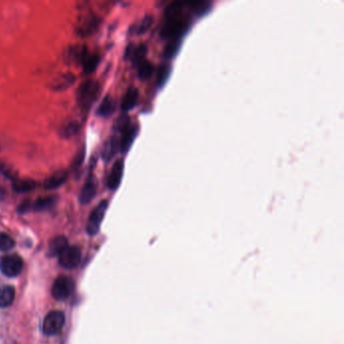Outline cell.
<instances>
[{
  "label": "cell",
  "instance_id": "6da1fadb",
  "mask_svg": "<svg viewBox=\"0 0 344 344\" xmlns=\"http://www.w3.org/2000/svg\"><path fill=\"white\" fill-rule=\"evenodd\" d=\"M191 29V19L185 15L175 19H166L160 29V38L166 41H181Z\"/></svg>",
  "mask_w": 344,
  "mask_h": 344
},
{
  "label": "cell",
  "instance_id": "7a4b0ae2",
  "mask_svg": "<svg viewBox=\"0 0 344 344\" xmlns=\"http://www.w3.org/2000/svg\"><path fill=\"white\" fill-rule=\"evenodd\" d=\"M99 92L100 86L96 80L88 79L81 83L77 89V102L80 108L89 109L97 99Z\"/></svg>",
  "mask_w": 344,
  "mask_h": 344
},
{
  "label": "cell",
  "instance_id": "3957f363",
  "mask_svg": "<svg viewBox=\"0 0 344 344\" xmlns=\"http://www.w3.org/2000/svg\"><path fill=\"white\" fill-rule=\"evenodd\" d=\"M65 314L61 311H52L44 319L43 332L48 336H53L61 332L65 325Z\"/></svg>",
  "mask_w": 344,
  "mask_h": 344
},
{
  "label": "cell",
  "instance_id": "277c9868",
  "mask_svg": "<svg viewBox=\"0 0 344 344\" xmlns=\"http://www.w3.org/2000/svg\"><path fill=\"white\" fill-rule=\"evenodd\" d=\"M23 269L24 261L19 254L16 253L6 255L0 262V271L9 278L18 277L22 273Z\"/></svg>",
  "mask_w": 344,
  "mask_h": 344
},
{
  "label": "cell",
  "instance_id": "5b68a950",
  "mask_svg": "<svg viewBox=\"0 0 344 344\" xmlns=\"http://www.w3.org/2000/svg\"><path fill=\"white\" fill-rule=\"evenodd\" d=\"M75 288V282L72 278L61 276L56 279L52 287V296L59 301L67 299Z\"/></svg>",
  "mask_w": 344,
  "mask_h": 344
},
{
  "label": "cell",
  "instance_id": "8992f818",
  "mask_svg": "<svg viewBox=\"0 0 344 344\" xmlns=\"http://www.w3.org/2000/svg\"><path fill=\"white\" fill-rule=\"evenodd\" d=\"M108 208V201L103 200L101 201L91 212L88 223H87V233L89 235H95L99 232L101 223L105 216L106 210Z\"/></svg>",
  "mask_w": 344,
  "mask_h": 344
},
{
  "label": "cell",
  "instance_id": "52a82bcc",
  "mask_svg": "<svg viewBox=\"0 0 344 344\" xmlns=\"http://www.w3.org/2000/svg\"><path fill=\"white\" fill-rule=\"evenodd\" d=\"M81 262V249L78 246H68L60 255V265L67 270L75 269Z\"/></svg>",
  "mask_w": 344,
  "mask_h": 344
},
{
  "label": "cell",
  "instance_id": "ba28073f",
  "mask_svg": "<svg viewBox=\"0 0 344 344\" xmlns=\"http://www.w3.org/2000/svg\"><path fill=\"white\" fill-rule=\"evenodd\" d=\"M99 27V20L97 17L88 15L79 19L76 25V33L81 37H88L93 35Z\"/></svg>",
  "mask_w": 344,
  "mask_h": 344
},
{
  "label": "cell",
  "instance_id": "9c48e42d",
  "mask_svg": "<svg viewBox=\"0 0 344 344\" xmlns=\"http://www.w3.org/2000/svg\"><path fill=\"white\" fill-rule=\"evenodd\" d=\"M137 132L138 126L136 124L128 123L124 128L121 129V137L119 139V150L122 153H126L130 149L137 135Z\"/></svg>",
  "mask_w": 344,
  "mask_h": 344
},
{
  "label": "cell",
  "instance_id": "30bf717a",
  "mask_svg": "<svg viewBox=\"0 0 344 344\" xmlns=\"http://www.w3.org/2000/svg\"><path fill=\"white\" fill-rule=\"evenodd\" d=\"M123 170H124V162L122 159H119L113 164L107 178V187L110 190L114 191L119 187L121 180H122V176H123Z\"/></svg>",
  "mask_w": 344,
  "mask_h": 344
},
{
  "label": "cell",
  "instance_id": "8fae6325",
  "mask_svg": "<svg viewBox=\"0 0 344 344\" xmlns=\"http://www.w3.org/2000/svg\"><path fill=\"white\" fill-rule=\"evenodd\" d=\"M97 181L94 178L93 175H89L86 183L84 184L81 192H80V196H79V200L81 204H88L90 201L93 200V198L96 195L97 192Z\"/></svg>",
  "mask_w": 344,
  "mask_h": 344
},
{
  "label": "cell",
  "instance_id": "7c38bea8",
  "mask_svg": "<svg viewBox=\"0 0 344 344\" xmlns=\"http://www.w3.org/2000/svg\"><path fill=\"white\" fill-rule=\"evenodd\" d=\"M147 53V48L145 45H139L137 47L129 46L126 50V58L130 59L132 64L137 67L142 61H144V57Z\"/></svg>",
  "mask_w": 344,
  "mask_h": 344
},
{
  "label": "cell",
  "instance_id": "4fadbf2b",
  "mask_svg": "<svg viewBox=\"0 0 344 344\" xmlns=\"http://www.w3.org/2000/svg\"><path fill=\"white\" fill-rule=\"evenodd\" d=\"M67 173L65 170H59L56 171L55 174L50 176L46 181L44 182V187L47 190H54L59 187H61L66 181H67Z\"/></svg>",
  "mask_w": 344,
  "mask_h": 344
},
{
  "label": "cell",
  "instance_id": "5bb4252c",
  "mask_svg": "<svg viewBox=\"0 0 344 344\" xmlns=\"http://www.w3.org/2000/svg\"><path fill=\"white\" fill-rule=\"evenodd\" d=\"M16 298V289L10 285L0 286V308L10 307Z\"/></svg>",
  "mask_w": 344,
  "mask_h": 344
},
{
  "label": "cell",
  "instance_id": "9a60e30c",
  "mask_svg": "<svg viewBox=\"0 0 344 344\" xmlns=\"http://www.w3.org/2000/svg\"><path fill=\"white\" fill-rule=\"evenodd\" d=\"M68 246V240L65 236H56L49 244V254L51 256H59Z\"/></svg>",
  "mask_w": 344,
  "mask_h": 344
},
{
  "label": "cell",
  "instance_id": "2e32d148",
  "mask_svg": "<svg viewBox=\"0 0 344 344\" xmlns=\"http://www.w3.org/2000/svg\"><path fill=\"white\" fill-rule=\"evenodd\" d=\"M138 91L135 88H130L123 96V99L121 101V109L124 112H127L131 109H133L138 101Z\"/></svg>",
  "mask_w": 344,
  "mask_h": 344
},
{
  "label": "cell",
  "instance_id": "e0dca14e",
  "mask_svg": "<svg viewBox=\"0 0 344 344\" xmlns=\"http://www.w3.org/2000/svg\"><path fill=\"white\" fill-rule=\"evenodd\" d=\"M118 149H119V139H117L115 136H112L106 141L104 145V148L102 151L103 159L106 161L111 160L113 156L116 154Z\"/></svg>",
  "mask_w": 344,
  "mask_h": 344
},
{
  "label": "cell",
  "instance_id": "ac0fdd59",
  "mask_svg": "<svg viewBox=\"0 0 344 344\" xmlns=\"http://www.w3.org/2000/svg\"><path fill=\"white\" fill-rule=\"evenodd\" d=\"M75 76L71 73H66L58 76L52 83V88L55 90H65L75 82Z\"/></svg>",
  "mask_w": 344,
  "mask_h": 344
},
{
  "label": "cell",
  "instance_id": "d6986e66",
  "mask_svg": "<svg viewBox=\"0 0 344 344\" xmlns=\"http://www.w3.org/2000/svg\"><path fill=\"white\" fill-rule=\"evenodd\" d=\"M114 110H115V102L111 98V96L108 95L100 103L99 108L97 109V114L99 116L107 117V116H110L114 112Z\"/></svg>",
  "mask_w": 344,
  "mask_h": 344
},
{
  "label": "cell",
  "instance_id": "ffe728a7",
  "mask_svg": "<svg viewBox=\"0 0 344 344\" xmlns=\"http://www.w3.org/2000/svg\"><path fill=\"white\" fill-rule=\"evenodd\" d=\"M99 61H100V56L98 54L87 53V55L85 56V58L83 59L81 63L84 72L92 73L93 71H95V69L97 68L99 64Z\"/></svg>",
  "mask_w": 344,
  "mask_h": 344
},
{
  "label": "cell",
  "instance_id": "44dd1931",
  "mask_svg": "<svg viewBox=\"0 0 344 344\" xmlns=\"http://www.w3.org/2000/svg\"><path fill=\"white\" fill-rule=\"evenodd\" d=\"M136 68H137V76H138V78L140 80H143V81L148 80L152 76V74L154 73L153 65L150 62L146 61V60L142 61Z\"/></svg>",
  "mask_w": 344,
  "mask_h": 344
},
{
  "label": "cell",
  "instance_id": "7402d4cb",
  "mask_svg": "<svg viewBox=\"0 0 344 344\" xmlns=\"http://www.w3.org/2000/svg\"><path fill=\"white\" fill-rule=\"evenodd\" d=\"M56 201H57L56 197H53V196L39 198L35 201V203L33 205V209H35L36 211L49 210L56 204Z\"/></svg>",
  "mask_w": 344,
  "mask_h": 344
},
{
  "label": "cell",
  "instance_id": "603a6c76",
  "mask_svg": "<svg viewBox=\"0 0 344 344\" xmlns=\"http://www.w3.org/2000/svg\"><path fill=\"white\" fill-rule=\"evenodd\" d=\"M37 184L35 181L27 179V180H19L16 179L14 181V190L18 193H27L36 188Z\"/></svg>",
  "mask_w": 344,
  "mask_h": 344
},
{
  "label": "cell",
  "instance_id": "cb8c5ba5",
  "mask_svg": "<svg viewBox=\"0 0 344 344\" xmlns=\"http://www.w3.org/2000/svg\"><path fill=\"white\" fill-rule=\"evenodd\" d=\"M181 46H182V42L179 41V40L169 41L168 44L165 46V49H164V52H163L164 57L167 60L173 59L178 54V52L180 51Z\"/></svg>",
  "mask_w": 344,
  "mask_h": 344
},
{
  "label": "cell",
  "instance_id": "d4e9b609",
  "mask_svg": "<svg viewBox=\"0 0 344 344\" xmlns=\"http://www.w3.org/2000/svg\"><path fill=\"white\" fill-rule=\"evenodd\" d=\"M171 72V67L167 64H162L159 68H158V72H157V76H156V83L157 86L159 88H161L167 81L169 75Z\"/></svg>",
  "mask_w": 344,
  "mask_h": 344
},
{
  "label": "cell",
  "instance_id": "484cf974",
  "mask_svg": "<svg viewBox=\"0 0 344 344\" xmlns=\"http://www.w3.org/2000/svg\"><path fill=\"white\" fill-rule=\"evenodd\" d=\"M15 245L16 241L11 235L0 232V251H8L14 248Z\"/></svg>",
  "mask_w": 344,
  "mask_h": 344
},
{
  "label": "cell",
  "instance_id": "4316f807",
  "mask_svg": "<svg viewBox=\"0 0 344 344\" xmlns=\"http://www.w3.org/2000/svg\"><path fill=\"white\" fill-rule=\"evenodd\" d=\"M152 23H153V19H152L151 17H148V16L145 17V18L137 25L136 30H135L136 34L141 35V34H144L145 32H147V31L149 30V28L151 27Z\"/></svg>",
  "mask_w": 344,
  "mask_h": 344
},
{
  "label": "cell",
  "instance_id": "83f0119b",
  "mask_svg": "<svg viewBox=\"0 0 344 344\" xmlns=\"http://www.w3.org/2000/svg\"><path fill=\"white\" fill-rule=\"evenodd\" d=\"M78 130H79V125H78L77 123H75V122H74V123L68 124V125L63 129L64 135H65V136H71V135L75 134Z\"/></svg>",
  "mask_w": 344,
  "mask_h": 344
},
{
  "label": "cell",
  "instance_id": "f1b7e54d",
  "mask_svg": "<svg viewBox=\"0 0 344 344\" xmlns=\"http://www.w3.org/2000/svg\"><path fill=\"white\" fill-rule=\"evenodd\" d=\"M32 208V205H31V203L29 202V201H24V203H22L21 205H20V207H19V209H18V211L20 212V213H26V212H28L30 209Z\"/></svg>",
  "mask_w": 344,
  "mask_h": 344
}]
</instances>
